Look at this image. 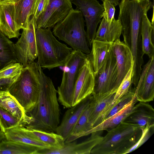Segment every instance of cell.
<instances>
[{
    "mask_svg": "<svg viewBox=\"0 0 154 154\" xmlns=\"http://www.w3.org/2000/svg\"><path fill=\"white\" fill-rule=\"evenodd\" d=\"M37 64L40 78L38 99L32 110L26 113L32 119V121L24 127L48 132H55L60 124V117L57 90L51 79L44 73L42 69Z\"/></svg>",
    "mask_w": 154,
    "mask_h": 154,
    "instance_id": "1",
    "label": "cell"
},
{
    "mask_svg": "<svg viewBox=\"0 0 154 154\" xmlns=\"http://www.w3.org/2000/svg\"><path fill=\"white\" fill-rule=\"evenodd\" d=\"M35 39L38 61L42 69L48 70L65 66L73 50L57 40L51 29H35Z\"/></svg>",
    "mask_w": 154,
    "mask_h": 154,
    "instance_id": "2",
    "label": "cell"
},
{
    "mask_svg": "<svg viewBox=\"0 0 154 154\" xmlns=\"http://www.w3.org/2000/svg\"><path fill=\"white\" fill-rule=\"evenodd\" d=\"M140 128L124 122L111 130L91 150V154H124L139 139Z\"/></svg>",
    "mask_w": 154,
    "mask_h": 154,
    "instance_id": "3",
    "label": "cell"
},
{
    "mask_svg": "<svg viewBox=\"0 0 154 154\" xmlns=\"http://www.w3.org/2000/svg\"><path fill=\"white\" fill-rule=\"evenodd\" d=\"M39 89V71L37 63L34 61L23 67L8 90L27 113L35 105Z\"/></svg>",
    "mask_w": 154,
    "mask_h": 154,
    "instance_id": "4",
    "label": "cell"
},
{
    "mask_svg": "<svg viewBox=\"0 0 154 154\" xmlns=\"http://www.w3.org/2000/svg\"><path fill=\"white\" fill-rule=\"evenodd\" d=\"M85 21L79 10L72 8L67 16L53 27V33L58 39L70 46L73 50L89 54Z\"/></svg>",
    "mask_w": 154,
    "mask_h": 154,
    "instance_id": "5",
    "label": "cell"
},
{
    "mask_svg": "<svg viewBox=\"0 0 154 154\" xmlns=\"http://www.w3.org/2000/svg\"><path fill=\"white\" fill-rule=\"evenodd\" d=\"M118 19L122 27L124 43L129 48L130 32L141 30L143 16L153 6L151 0H121Z\"/></svg>",
    "mask_w": 154,
    "mask_h": 154,
    "instance_id": "6",
    "label": "cell"
},
{
    "mask_svg": "<svg viewBox=\"0 0 154 154\" xmlns=\"http://www.w3.org/2000/svg\"><path fill=\"white\" fill-rule=\"evenodd\" d=\"M88 59L87 54L81 51L73 50L65 66L60 85L58 87V100L65 107H72L75 83L81 68Z\"/></svg>",
    "mask_w": 154,
    "mask_h": 154,
    "instance_id": "7",
    "label": "cell"
},
{
    "mask_svg": "<svg viewBox=\"0 0 154 154\" xmlns=\"http://www.w3.org/2000/svg\"><path fill=\"white\" fill-rule=\"evenodd\" d=\"M35 20L30 18L26 29L23 30L20 38L14 44V48L18 62L23 67L34 61L37 57L35 32Z\"/></svg>",
    "mask_w": 154,
    "mask_h": 154,
    "instance_id": "8",
    "label": "cell"
},
{
    "mask_svg": "<svg viewBox=\"0 0 154 154\" xmlns=\"http://www.w3.org/2000/svg\"><path fill=\"white\" fill-rule=\"evenodd\" d=\"M117 75L116 59L112 47L103 66L94 74V85L92 95L97 97L110 93H115Z\"/></svg>",
    "mask_w": 154,
    "mask_h": 154,
    "instance_id": "9",
    "label": "cell"
},
{
    "mask_svg": "<svg viewBox=\"0 0 154 154\" xmlns=\"http://www.w3.org/2000/svg\"><path fill=\"white\" fill-rule=\"evenodd\" d=\"M76 9L82 12L85 23L87 39L91 47L94 39L96 29L103 17L104 9L103 5L97 0H70Z\"/></svg>",
    "mask_w": 154,
    "mask_h": 154,
    "instance_id": "10",
    "label": "cell"
},
{
    "mask_svg": "<svg viewBox=\"0 0 154 154\" xmlns=\"http://www.w3.org/2000/svg\"><path fill=\"white\" fill-rule=\"evenodd\" d=\"M70 0H49L46 10L35 20L37 27L51 29L62 20L72 8Z\"/></svg>",
    "mask_w": 154,
    "mask_h": 154,
    "instance_id": "11",
    "label": "cell"
},
{
    "mask_svg": "<svg viewBox=\"0 0 154 154\" xmlns=\"http://www.w3.org/2000/svg\"><path fill=\"white\" fill-rule=\"evenodd\" d=\"M138 101L148 102L154 98V58H149L142 69L138 84L134 91Z\"/></svg>",
    "mask_w": 154,
    "mask_h": 154,
    "instance_id": "12",
    "label": "cell"
},
{
    "mask_svg": "<svg viewBox=\"0 0 154 154\" xmlns=\"http://www.w3.org/2000/svg\"><path fill=\"white\" fill-rule=\"evenodd\" d=\"M94 85V73L88 58L82 67L74 86L72 106L76 105L93 92Z\"/></svg>",
    "mask_w": 154,
    "mask_h": 154,
    "instance_id": "13",
    "label": "cell"
},
{
    "mask_svg": "<svg viewBox=\"0 0 154 154\" xmlns=\"http://www.w3.org/2000/svg\"><path fill=\"white\" fill-rule=\"evenodd\" d=\"M103 131L92 132L89 137L79 143L74 141L65 142L63 147L60 149L39 150L38 154H90L92 149L101 140Z\"/></svg>",
    "mask_w": 154,
    "mask_h": 154,
    "instance_id": "14",
    "label": "cell"
},
{
    "mask_svg": "<svg viewBox=\"0 0 154 154\" xmlns=\"http://www.w3.org/2000/svg\"><path fill=\"white\" fill-rule=\"evenodd\" d=\"M92 98L91 94L77 104L69 108L65 112L55 132L63 137L65 141L70 135L79 118L88 106Z\"/></svg>",
    "mask_w": 154,
    "mask_h": 154,
    "instance_id": "15",
    "label": "cell"
},
{
    "mask_svg": "<svg viewBox=\"0 0 154 154\" xmlns=\"http://www.w3.org/2000/svg\"><path fill=\"white\" fill-rule=\"evenodd\" d=\"M113 49L116 61L117 75L115 85L116 91L129 70L134 61L129 47L119 39L113 42Z\"/></svg>",
    "mask_w": 154,
    "mask_h": 154,
    "instance_id": "16",
    "label": "cell"
},
{
    "mask_svg": "<svg viewBox=\"0 0 154 154\" xmlns=\"http://www.w3.org/2000/svg\"><path fill=\"white\" fill-rule=\"evenodd\" d=\"M0 31L9 39L20 35L15 24L13 0H0Z\"/></svg>",
    "mask_w": 154,
    "mask_h": 154,
    "instance_id": "17",
    "label": "cell"
},
{
    "mask_svg": "<svg viewBox=\"0 0 154 154\" xmlns=\"http://www.w3.org/2000/svg\"><path fill=\"white\" fill-rule=\"evenodd\" d=\"M123 122L142 130L148 124L154 125V109L147 102H139L135 105L131 113Z\"/></svg>",
    "mask_w": 154,
    "mask_h": 154,
    "instance_id": "18",
    "label": "cell"
},
{
    "mask_svg": "<svg viewBox=\"0 0 154 154\" xmlns=\"http://www.w3.org/2000/svg\"><path fill=\"white\" fill-rule=\"evenodd\" d=\"M113 43L94 39L93 41L91 51L87 56L94 74L98 72L106 61L112 48Z\"/></svg>",
    "mask_w": 154,
    "mask_h": 154,
    "instance_id": "19",
    "label": "cell"
},
{
    "mask_svg": "<svg viewBox=\"0 0 154 154\" xmlns=\"http://www.w3.org/2000/svg\"><path fill=\"white\" fill-rule=\"evenodd\" d=\"M115 94L110 93L97 97L92 95L94 106L89 118L91 129L103 121L104 115L112 105Z\"/></svg>",
    "mask_w": 154,
    "mask_h": 154,
    "instance_id": "20",
    "label": "cell"
},
{
    "mask_svg": "<svg viewBox=\"0 0 154 154\" xmlns=\"http://www.w3.org/2000/svg\"><path fill=\"white\" fill-rule=\"evenodd\" d=\"M0 107L11 113L20 122V126L28 124L32 118L8 90L0 92Z\"/></svg>",
    "mask_w": 154,
    "mask_h": 154,
    "instance_id": "21",
    "label": "cell"
},
{
    "mask_svg": "<svg viewBox=\"0 0 154 154\" xmlns=\"http://www.w3.org/2000/svg\"><path fill=\"white\" fill-rule=\"evenodd\" d=\"M4 133L7 140L32 145L39 150L51 149L49 146L36 138L24 127L18 126L7 130Z\"/></svg>",
    "mask_w": 154,
    "mask_h": 154,
    "instance_id": "22",
    "label": "cell"
},
{
    "mask_svg": "<svg viewBox=\"0 0 154 154\" xmlns=\"http://www.w3.org/2000/svg\"><path fill=\"white\" fill-rule=\"evenodd\" d=\"M137 102L134 97L131 102L122 109L88 131L85 134L84 136L98 131L105 130L108 132L116 127L129 115Z\"/></svg>",
    "mask_w": 154,
    "mask_h": 154,
    "instance_id": "23",
    "label": "cell"
},
{
    "mask_svg": "<svg viewBox=\"0 0 154 154\" xmlns=\"http://www.w3.org/2000/svg\"><path fill=\"white\" fill-rule=\"evenodd\" d=\"M122 27L120 20L114 19L110 23L103 17L96 31L94 39L113 42L120 39Z\"/></svg>",
    "mask_w": 154,
    "mask_h": 154,
    "instance_id": "24",
    "label": "cell"
},
{
    "mask_svg": "<svg viewBox=\"0 0 154 154\" xmlns=\"http://www.w3.org/2000/svg\"><path fill=\"white\" fill-rule=\"evenodd\" d=\"M36 0H13L14 5L15 21L17 29H26L29 19L33 14Z\"/></svg>",
    "mask_w": 154,
    "mask_h": 154,
    "instance_id": "25",
    "label": "cell"
},
{
    "mask_svg": "<svg viewBox=\"0 0 154 154\" xmlns=\"http://www.w3.org/2000/svg\"><path fill=\"white\" fill-rule=\"evenodd\" d=\"M153 14L152 22L147 14L143 16L141 32L143 53L149 58L154 57L153 13Z\"/></svg>",
    "mask_w": 154,
    "mask_h": 154,
    "instance_id": "26",
    "label": "cell"
},
{
    "mask_svg": "<svg viewBox=\"0 0 154 154\" xmlns=\"http://www.w3.org/2000/svg\"><path fill=\"white\" fill-rule=\"evenodd\" d=\"M94 106V102L92 96L89 105L81 115L70 135L65 142H71L84 136L85 134L91 129L89 122V118Z\"/></svg>",
    "mask_w": 154,
    "mask_h": 154,
    "instance_id": "27",
    "label": "cell"
},
{
    "mask_svg": "<svg viewBox=\"0 0 154 154\" xmlns=\"http://www.w3.org/2000/svg\"><path fill=\"white\" fill-rule=\"evenodd\" d=\"M37 148L6 139L0 142V154H38Z\"/></svg>",
    "mask_w": 154,
    "mask_h": 154,
    "instance_id": "28",
    "label": "cell"
},
{
    "mask_svg": "<svg viewBox=\"0 0 154 154\" xmlns=\"http://www.w3.org/2000/svg\"><path fill=\"white\" fill-rule=\"evenodd\" d=\"M14 43L0 31V63L4 67L19 62L14 48Z\"/></svg>",
    "mask_w": 154,
    "mask_h": 154,
    "instance_id": "29",
    "label": "cell"
},
{
    "mask_svg": "<svg viewBox=\"0 0 154 154\" xmlns=\"http://www.w3.org/2000/svg\"><path fill=\"white\" fill-rule=\"evenodd\" d=\"M27 129L36 138L49 146L51 149H60L64 145L65 141L63 138L56 133L35 129Z\"/></svg>",
    "mask_w": 154,
    "mask_h": 154,
    "instance_id": "30",
    "label": "cell"
},
{
    "mask_svg": "<svg viewBox=\"0 0 154 154\" xmlns=\"http://www.w3.org/2000/svg\"><path fill=\"white\" fill-rule=\"evenodd\" d=\"M134 97V91H129L128 93L110 106L104 116L103 121L122 109L131 102Z\"/></svg>",
    "mask_w": 154,
    "mask_h": 154,
    "instance_id": "31",
    "label": "cell"
},
{
    "mask_svg": "<svg viewBox=\"0 0 154 154\" xmlns=\"http://www.w3.org/2000/svg\"><path fill=\"white\" fill-rule=\"evenodd\" d=\"M20 122L11 113L0 107V127L1 131L7 130L20 126Z\"/></svg>",
    "mask_w": 154,
    "mask_h": 154,
    "instance_id": "32",
    "label": "cell"
},
{
    "mask_svg": "<svg viewBox=\"0 0 154 154\" xmlns=\"http://www.w3.org/2000/svg\"><path fill=\"white\" fill-rule=\"evenodd\" d=\"M132 68L128 71L118 88L112 105L115 103L129 91L131 84Z\"/></svg>",
    "mask_w": 154,
    "mask_h": 154,
    "instance_id": "33",
    "label": "cell"
},
{
    "mask_svg": "<svg viewBox=\"0 0 154 154\" xmlns=\"http://www.w3.org/2000/svg\"><path fill=\"white\" fill-rule=\"evenodd\" d=\"M23 65L19 62L12 63L0 69V79L9 78L19 75Z\"/></svg>",
    "mask_w": 154,
    "mask_h": 154,
    "instance_id": "34",
    "label": "cell"
},
{
    "mask_svg": "<svg viewBox=\"0 0 154 154\" xmlns=\"http://www.w3.org/2000/svg\"><path fill=\"white\" fill-rule=\"evenodd\" d=\"M154 125L148 124L142 130V133L139 139L134 145L129 149L127 153L131 152L138 148L149 138L152 130H154Z\"/></svg>",
    "mask_w": 154,
    "mask_h": 154,
    "instance_id": "35",
    "label": "cell"
},
{
    "mask_svg": "<svg viewBox=\"0 0 154 154\" xmlns=\"http://www.w3.org/2000/svg\"><path fill=\"white\" fill-rule=\"evenodd\" d=\"M103 5L104 9L103 17L105 18L109 23L115 19V7L113 4L108 0H105Z\"/></svg>",
    "mask_w": 154,
    "mask_h": 154,
    "instance_id": "36",
    "label": "cell"
},
{
    "mask_svg": "<svg viewBox=\"0 0 154 154\" xmlns=\"http://www.w3.org/2000/svg\"><path fill=\"white\" fill-rule=\"evenodd\" d=\"M49 0H36L32 15L36 20L46 10Z\"/></svg>",
    "mask_w": 154,
    "mask_h": 154,
    "instance_id": "37",
    "label": "cell"
},
{
    "mask_svg": "<svg viewBox=\"0 0 154 154\" xmlns=\"http://www.w3.org/2000/svg\"><path fill=\"white\" fill-rule=\"evenodd\" d=\"M19 75L0 79V92L8 90L9 86L17 79Z\"/></svg>",
    "mask_w": 154,
    "mask_h": 154,
    "instance_id": "38",
    "label": "cell"
},
{
    "mask_svg": "<svg viewBox=\"0 0 154 154\" xmlns=\"http://www.w3.org/2000/svg\"><path fill=\"white\" fill-rule=\"evenodd\" d=\"M103 2L105 0H101ZM111 2L114 5L115 7L119 5L120 3L119 0H108Z\"/></svg>",
    "mask_w": 154,
    "mask_h": 154,
    "instance_id": "39",
    "label": "cell"
},
{
    "mask_svg": "<svg viewBox=\"0 0 154 154\" xmlns=\"http://www.w3.org/2000/svg\"><path fill=\"white\" fill-rule=\"evenodd\" d=\"M5 139V133L2 131H0V142Z\"/></svg>",
    "mask_w": 154,
    "mask_h": 154,
    "instance_id": "40",
    "label": "cell"
},
{
    "mask_svg": "<svg viewBox=\"0 0 154 154\" xmlns=\"http://www.w3.org/2000/svg\"><path fill=\"white\" fill-rule=\"evenodd\" d=\"M1 67V64L0 63V68Z\"/></svg>",
    "mask_w": 154,
    "mask_h": 154,
    "instance_id": "41",
    "label": "cell"
},
{
    "mask_svg": "<svg viewBox=\"0 0 154 154\" xmlns=\"http://www.w3.org/2000/svg\"><path fill=\"white\" fill-rule=\"evenodd\" d=\"M0 131H1L0 127Z\"/></svg>",
    "mask_w": 154,
    "mask_h": 154,
    "instance_id": "42",
    "label": "cell"
},
{
    "mask_svg": "<svg viewBox=\"0 0 154 154\" xmlns=\"http://www.w3.org/2000/svg\"></svg>",
    "mask_w": 154,
    "mask_h": 154,
    "instance_id": "43",
    "label": "cell"
}]
</instances>
